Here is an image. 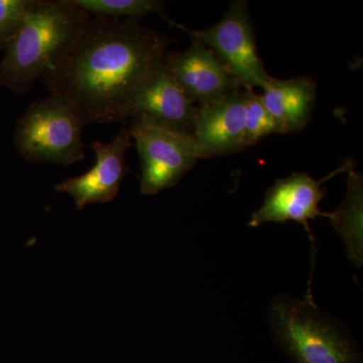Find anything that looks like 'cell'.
Returning a JSON list of instances; mask_svg holds the SVG:
<instances>
[{
  "label": "cell",
  "mask_w": 363,
  "mask_h": 363,
  "mask_svg": "<svg viewBox=\"0 0 363 363\" xmlns=\"http://www.w3.org/2000/svg\"><path fill=\"white\" fill-rule=\"evenodd\" d=\"M171 42L138 20L90 16L42 82L88 124L123 123L133 98L166 61Z\"/></svg>",
  "instance_id": "6da1fadb"
},
{
  "label": "cell",
  "mask_w": 363,
  "mask_h": 363,
  "mask_svg": "<svg viewBox=\"0 0 363 363\" xmlns=\"http://www.w3.org/2000/svg\"><path fill=\"white\" fill-rule=\"evenodd\" d=\"M90 14L71 0H35L0 63V85L25 94L55 68L82 32Z\"/></svg>",
  "instance_id": "7a4b0ae2"
},
{
  "label": "cell",
  "mask_w": 363,
  "mask_h": 363,
  "mask_svg": "<svg viewBox=\"0 0 363 363\" xmlns=\"http://www.w3.org/2000/svg\"><path fill=\"white\" fill-rule=\"evenodd\" d=\"M269 323L277 343L293 363H362L350 336L311 301L277 298Z\"/></svg>",
  "instance_id": "3957f363"
},
{
  "label": "cell",
  "mask_w": 363,
  "mask_h": 363,
  "mask_svg": "<svg viewBox=\"0 0 363 363\" xmlns=\"http://www.w3.org/2000/svg\"><path fill=\"white\" fill-rule=\"evenodd\" d=\"M86 125L76 107L50 93L30 104L16 121L14 143L26 161L70 166L85 157Z\"/></svg>",
  "instance_id": "277c9868"
},
{
  "label": "cell",
  "mask_w": 363,
  "mask_h": 363,
  "mask_svg": "<svg viewBox=\"0 0 363 363\" xmlns=\"http://www.w3.org/2000/svg\"><path fill=\"white\" fill-rule=\"evenodd\" d=\"M173 26L209 48L240 88H262L272 77L259 58L247 1H233L218 23L204 30H191L176 21Z\"/></svg>",
  "instance_id": "5b68a950"
},
{
  "label": "cell",
  "mask_w": 363,
  "mask_h": 363,
  "mask_svg": "<svg viewBox=\"0 0 363 363\" xmlns=\"http://www.w3.org/2000/svg\"><path fill=\"white\" fill-rule=\"evenodd\" d=\"M128 128L140 156L143 195L174 187L199 160L192 136L164 130L140 117L130 118Z\"/></svg>",
  "instance_id": "8992f818"
},
{
  "label": "cell",
  "mask_w": 363,
  "mask_h": 363,
  "mask_svg": "<svg viewBox=\"0 0 363 363\" xmlns=\"http://www.w3.org/2000/svg\"><path fill=\"white\" fill-rule=\"evenodd\" d=\"M121 130L109 143L94 142L92 150L96 156L94 166L82 175L60 182L55 186L59 193L73 198L78 210L89 204H105L116 199L125 177L130 172L125 155L131 147L128 121H124Z\"/></svg>",
  "instance_id": "52a82bcc"
},
{
  "label": "cell",
  "mask_w": 363,
  "mask_h": 363,
  "mask_svg": "<svg viewBox=\"0 0 363 363\" xmlns=\"http://www.w3.org/2000/svg\"><path fill=\"white\" fill-rule=\"evenodd\" d=\"M191 40L187 50L168 52L166 59L172 77L190 101L199 106L211 104L240 89L216 55L199 40Z\"/></svg>",
  "instance_id": "ba28073f"
},
{
  "label": "cell",
  "mask_w": 363,
  "mask_h": 363,
  "mask_svg": "<svg viewBox=\"0 0 363 363\" xmlns=\"http://www.w3.org/2000/svg\"><path fill=\"white\" fill-rule=\"evenodd\" d=\"M197 111L198 107L172 77L164 61L131 100L128 119L140 117L164 130L194 138Z\"/></svg>",
  "instance_id": "9c48e42d"
},
{
  "label": "cell",
  "mask_w": 363,
  "mask_h": 363,
  "mask_svg": "<svg viewBox=\"0 0 363 363\" xmlns=\"http://www.w3.org/2000/svg\"><path fill=\"white\" fill-rule=\"evenodd\" d=\"M245 101V90L240 88L220 101L198 107L194 140L199 159L226 156L247 149Z\"/></svg>",
  "instance_id": "30bf717a"
},
{
  "label": "cell",
  "mask_w": 363,
  "mask_h": 363,
  "mask_svg": "<svg viewBox=\"0 0 363 363\" xmlns=\"http://www.w3.org/2000/svg\"><path fill=\"white\" fill-rule=\"evenodd\" d=\"M327 179L317 181L307 173H294L288 178L279 179L269 189L264 203L252 214L248 225L257 227L269 222L295 221L311 233L310 220L318 216L330 217L319 208L325 196L321 185Z\"/></svg>",
  "instance_id": "8fae6325"
},
{
  "label": "cell",
  "mask_w": 363,
  "mask_h": 363,
  "mask_svg": "<svg viewBox=\"0 0 363 363\" xmlns=\"http://www.w3.org/2000/svg\"><path fill=\"white\" fill-rule=\"evenodd\" d=\"M262 89V102L278 124L281 135L298 133L311 123L317 97V84L313 78L271 77Z\"/></svg>",
  "instance_id": "7c38bea8"
},
{
  "label": "cell",
  "mask_w": 363,
  "mask_h": 363,
  "mask_svg": "<svg viewBox=\"0 0 363 363\" xmlns=\"http://www.w3.org/2000/svg\"><path fill=\"white\" fill-rule=\"evenodd\" d=\"M348 194L342 206L330 214L334 228L340 233L357 264L362 257V178L348 169Z\"/></svg>",
  "instance_id": "4fadbf2b"
},
{
  "label": "cell",
  "mask_w": 363,
  "mask_h": 363,
  "mask_svg": "<svg viewBox=\"0 0 363 363\" xmlns=\"http://www.w3.org/2000/svg\"><path fill=\"white\" fill-rule=\"evenodd\" d=\"M71 2L86 13L95 14V16L138 21L147 14L157 13L169 26L175 23L164 13V4L157 0H71Z\"/></svg>",
  "instance_id": "5bb4252c"
},
{
  "label": "cell",
  "mask_w": 363,
  "mask_h": 363,
  "mask_svg": "<svg viewBox=\"0 0 363 363\" xmlns=\"http://www.w3.org/2000/svg\"><path fill=\"white\" fill-rule=\"evenodd\" d=\"M245 90V145L248 147L257 145L267 135L281 133V131L276 121L264 106L262 96L257 94L255 89Z\"/></svg>",
  "instance_id": "9a60e30c"
},
{
  "label": "cell",
  "mask_w": 363,
  "mask_h": 363,
  "mask_svg": "<svg viewBox=\"0 0 363 363\" xmlns=\"http://www.w3.org/2000/svg\"><path fill=\"white\" fill-rule=\"evenodd\" d=\"M35 0H0V52L25 23Z\"/></svg>",
  "instance_id": "2e32d148"
}]
</instances>
